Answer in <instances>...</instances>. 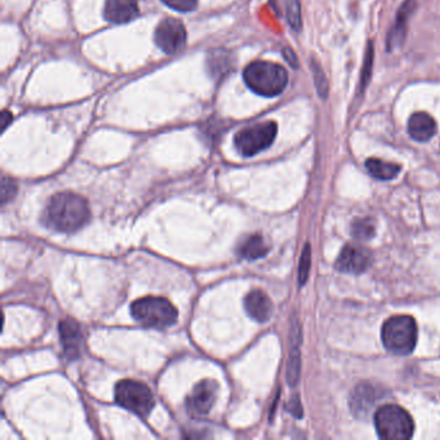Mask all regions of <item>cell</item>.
Instances as JSON below:
<instances>
[{
  "instance_id": "1",
  "label": "cell",
  "mask_w": 440,
  "mask_h": 440,
  "mask_svg": "<svg viewBox=\"0 0 440 440\" xmlns=\"http://www.w3.org/2000/svg\"><path fill=\"white\" fill-rule=\"evenodd\" d=\"M91 211L87 200L78 194H54L48 200L43 214L46 226L59 233L71 234L80 230L89 221Z\"/></svg>"
},
{
  "instance_id": "2",
  "label": "cell",
  "mask_w": 440,
  "mask_h": 440,
  "mask_svg": "<svg viewBox=\"0 0 440 440\" xmlns=\"http://www.w3.org/2000/svg\"><path fill=\"white\" fill-rule=\"evenodd\" d=\"M243 76L248 88L264 97H275L287 87L286 69L269 61H254L249 64L244 69Z\"/></svg>"
},
{
  "instance_id": "3",
  "label": "cell",
  "mask_w": 440,
  "mask_h": 440,
  "mask_svg": "<svg viewBox=\"0 0 440 440\" xmlns=\"http://www.w3.org/2000/svg\"><path fill=\"white\" fill-rule=\"evenodd\" d=\"M131 314L134 319L142 326L158 329L174 326L179 316V311L171 301L156 296H147L134 301L131 306Z\"/></svg>"
},
{
  "instance_id": "4",
  "label": "cell",
  "mask_w": 440,
  "mask_h": 440,
  "mask_svg": "<svg viewBox=\"0 0 440 440\" xmlns=\"http://www.w3.org/2000/svg\"><path fill=\"white\" fill-rule=\"evenodd\" d=\"M384 346L395 355H408L417 345V323L409 315H394L381 331Z\"/></svg>"
},
{
  "instance_id": "5",
  "label": "cell",
  "mask_w": 440,
  "mask_h": 440,
  "mask_svg": "<svg viewBox=\"0 0 440 440\" xmlns=\"http://www.w3.org/2000/svg\"><path fill=\"white\" fill-rule=\"evenodd\" d=\"M374 426L381 439L408 440L412 438L414 422L404 408L386 404L374 414Z\"/></svg>"
},
{
  "instance_id": "6",
  "label": "cell",
  "mask_w": 440,
  "mask_h": 440,
  "mask_svg": "<svg viewBox=\"0 0 440 440\" xmlns=\"http://www.w3.org/2000/svg\"><path fill=\"white\" fill-rule=\"evenodd\" d=\"M115 401L140 417L149 416L155 406L151 390L136 380H121L116 384Z\"/></svg>"
},
{
  "instance_id": "7",
  "label": "cell",
  "mask_w": 440,
  "mask_h": 440,
  "mask_svg": "<svg viewBox=\"0 0 440 440\" xmlns=\"http://www.w3.org/2000/svg\"><path fill=\"white\" fill-rule=\"evenodd\" d=\"M278 132L275 121H264L252 127L244 128L235 134L234 144L240 155L254 156L271 146Z\"/></svg>"
},
{
  "instance_id": "8",
  "label": "cell",
  "mask_w": 440,
  "mask_h": 440,
  "mask_svg": "<svg viewBox=\"0 0 440 440\" xmlns=\"http://www.w3.org/2000/svg\"><path fill=\"white\" fill-rule=\"evenodd\" d=\"M155 43L167 54L179 52L185 46L187 39L186 30L182 22L172 17H168L159 22L155 29Z\"/></svg>"
},
{
  "instance_id": "9",
  "label": "cell",
  "mask_w": 440,
  "mask_h": 440,
  "mask_svg": "<svg viewBox=\"0 0 440 440\" xmlns=\"http://www.w3.org/2000/svg\"><path fill=\"white\" fill-rule=\"evenodd\" d=\"M219 385L214 380H203L194 386L185 401L187 412L194 417L207 416L217 399Z\"/></svg>"
},
{
  "instance_id": "10",
  "label": "cell",
  "mask_w": 440,
  "mask_h": 440,
  "mask_svg": "<svg viewBox=\"0 0 440 440\" xmlns=\"http://www.w3.org/2000/svg\"><path fill=\"white\" fill-rule=\"evenodd\" d=\"M372 264V254L366 248L347 244L342 248L339 259L336 261V269L341 273L359 275L364 273Z\"/></svg>"
},
{
  "instance_id": "11",
  "label": "cell",
  "mask_w": 440,
  "mask_h": 440,
  "mask_svg": "<svg viewBox=\"0 0 440 440\" xmlns=\"http://www.w3.org/2000/svg\"><path fill=\"white\" fill-rule=\"evenodd\" d=\"M59 332L65 356L70 360L78 359L81 355L84 345V336L79 323L71 318L61 320Z\"/></svg>"
},
{
  "instance_id": "12",
  "label": "cell",
  "mask_w": 440,
  "mask_h": 440,
  "mask_svg": "<svg viewBox=\"0 0 440 440\" xmlns=\"http://www.w3.org/2000/svg\"><path fill=\"white\" fill-rule=\"evenodd\" d=\"M381 395L382 394H381L380 389H377L374 385L367 384V382L359 384L354 389L351 399H350V406H351L354 414L358 417L367 416L369 411L377 403V400H380Z\"/></svg>"
},
{
  "instance_id": "13",
  "label": "cell",
  "mask_w": 440,
  "mask_h": 440,
  "mask_svg": "<svg viewBox=\"0 0 440 440\" xmlns=\"http://www.w3.org/2000/svg\"><path fill=\"white\" fill-rule=\"evenodd\" d=\"M140 14L137 0H106L104 16L111 24H127Z\"/></svg>"
},
{
  "instance_id": "14",
  "label": "cell",
  "mask_w": 440,
  "mask_h": 440,
  "mask_svg": "<svg viewBox=\"0 0 440 440\" xmlns=\"http://www.w3.org/2000/svg\"><path fill=\"white\" fill-rule=\"evenodd\" d=\"M414 8H416L414 0H406L403 6L399 8L396 19H395V24L387 36L386 43L389 51H394L403 44L406 35H407V22L411 14H414Z\"/></svg>"
},
{
  "instance_id": "15",
  "label": "cell",
  "mask_w": 440,
  "mask_h": 440,
  "mask_svg": "<svg viewBox=\"0 0 440 440\" xmlns=\"http://www.w3.org/2000/svg\"><path fill=\"white\" fill-rule=\"evenodd\" d=\"M244 307L248 315L260 323H265L271 318L274 311L273 301L264 291L256 289L246 296Z\"/></svg>"
},
{
  "instance_id": "16",
  "label": "cell",
  "mask_w": 440,
  "mask_h": 440,
  "mask_svg": "<svg viewBox=\"0 0 440 440\" xmlns=\"http://www.w3.org/2000/svg\"><path fill=\"white\" fill-rule=\"evenodd\" d=\"M408 134L414 140L426 142L436 134V121L430 114L414 113L408 120Z\"/></svg>"
},
{
  "instance_id": "17",
  "label": "cell",
  "mask_w": 440,
  "mask_h": 440,
  "mask_svg": "<svg viewBox=\"0 0 440 440\" xmlns=\"http://www.w3.org/2000/svg\"><path fill=\"white\" fill-rule=\"evenodd\" d=\"M291 342L292 345H291V353H289V359H288L287 381L291 386H296L300 379L301 372V331L300 326L296 319L291 328Z\"/></svg>"
},
{
  "instance_id": "18",
  "label": "cell",
  "mask_w": 440,
  "mask_h": 440,
  "mask_svg": "<svg viewBox=\"0 0 440 440\" xmlns=\"http://www.w3.org/2000/svg\"><path fill=\"white\" fill-rule=\"evenodd\" d=\"M269 251H270V247L267 246V243L262 238V235L254 234V235L248 236L244 241H241L239 249H238V254H239L240 257H243L246 260L254 261L265 257L269 254Z\"/></svg>"
},
{
  "instance_id": "19",
  "label": "cell",
  "mask_w": 440,
  "mask_h": 440,
  "mask_svg": "<svg viewBox=\"0 0 440 440\" xmlns=\"http://www.w3.org/2000/svg\"><path fill=\"white\" fill-rule=\"evenodd\" d=\"M368 174L380 181H390L395 179L400 172V166L384 160L371 158L366 161Z\"/></svg>"
},
{
  "instance_id": "20",
  "label": "cell",
  "mask_w": 440,
  "mask_h": 440,
  "mask_svg": "<svg viewBox=\"0 0 440 440\" xmlns=\"http://www.w3.org/2000/svg\"><path fill=\"white\" fill-rule=\"evenodd\" d=\"M351 234L355 239L361 240V241L372 239L376 234L374 221L369 217L354 221L351 225Z\"/></svg>"
},
{
  "instance_id": "21",
  "label": "cell",
  "mask_w": 440,
  "mask_h": 440,
  "mask_svg": "<svg viewBox=\"0 0 440 440\" xmlns=\"http://www.w3.org/2000/svg\"><path fill=\"white\" fill-rule=\"evenodd\" d=\"M286 14L289 26L292 27L294 31H300L302 29L300 0H286Z\"/></svg>"
},
{
  "instance_id": "22",
  "label": "cell",
  "mask_w": 440,
  "mask_h": 440,
  "mask_svg": "<svg viewBox=\"0 0 440 440\" xmlns=\"http://www.w3.org/2000/svg\"><path fill=\"white\" fill-rule=\"evenodd\" d=\"M372 66H374V46L369 41L367 51H366L363 69H361V75H360V94H363V91L368 86V81L371 79V74H372Z\"/></svg>"
},
{
  "instance_id": "23",
  "label": "cell",
  "mask_w": 440,
  "mask_h": 440,
  "mask_svg": "<svg viewBox=\"0 0 440 440\" xmlns=\"http://www.w3.org/2000/svg\"><path fill=\"white\" fill-rule=\"evenodd\" d=\"M311 70L314 74V81H315V87L319 94L321 99L327 97L328 94V83L326 74L323 71V69L318 65V62H311Z\"/></svg>"
},
{
  "instance_id": "24",
  "label": "cell",
  "mask_w": 440,
  "mask_h": 440,
  "mask_svg": "<svg viewBox=\"0 0 440 440\" xmlns=\"http://www.w3.org/2000/svg\"><path fill=\"white\" fill-rule=\"evenodd\" d=\"M310 266H311V249H310V246L306 244L304 251H302L300 267H299V283H300L301 287L307 281L309 273H310Z\"/></svg>"
},
{
  "instance_id": "25",
  "label": "cell",
  "mask_w": 440,
  "mask_h": 440,
  "mask_svg": "<svg viewBox=\"0 0 440 440\" xmlns=\"http://www.w3.org/2000/svg\"><path fill=\"white\" fill-rule=\"evenodd\" d=\"M16 194H17L16 181L4 176L1 180V204L6 206L9 200L14 199Z\"/></svg>"
},
{
  "instance_id": "26",
  "label": "cell",
  "mask_w": 440,
  "mask_h": 440,
  "mask_svg": "<svg viewBox=\"0 0 440 440\" xmlns=\"http://www.w3.org/2000/svg\"><path fill=\"white\" fill-rule=\"evenodd\" d=\"M168 7L172 8L179 12H191L196 6L198 0H161Z\"/></svg>"
},
{
  "instance_id": "27",
  "label": "cell",
  "mask_w": 440,
  "mask_h": 440,
  "mask_svg": "<svg viewBox=\"0 0 440 440\" xmlns=\"http://www.w3.org/2000/svg\"><path fill=\"white\" fill-rule=\"evenodd\" d=\"M288 411L294 414V417H297V419H301V417H302V406H301L299 396H294V398H292V400L289 401V404H288Z\"/></svg>"
},
{
  "instance_id": "28",
  "label": "cell",
  "mask_w": 440,
  "mask_h": 440,
  "mask_svg": "<svg viewBox=\"0 0 440 440\" xmlns=\"http://www.w3.org/2000/svg\"><path fill=\"white\" fill-rule=\"evenodd\" d=\"M283 56L286 57V60L289 62V65L291 66L297 67L299 66V60H297V57H296V54H294V51L291 49V48H286L284 51H283Z\"/></svg>"
},
{
  "instance_id": "29",
  "label": "cell",
  "mask_w": 440,
  "mask_h": 440,
  "mask_svg": "<svg viewBox=\"0 0 440 440\" xmlns=\"http://www.w3.org/2000/svg\"><path fill=\"white\" fill-rule=\"evenodd\" d=\"M12 121V114L8 113V111H3L1 115V126H3V131L8 127V124Z\"/></svg>"
}]
</instances>
